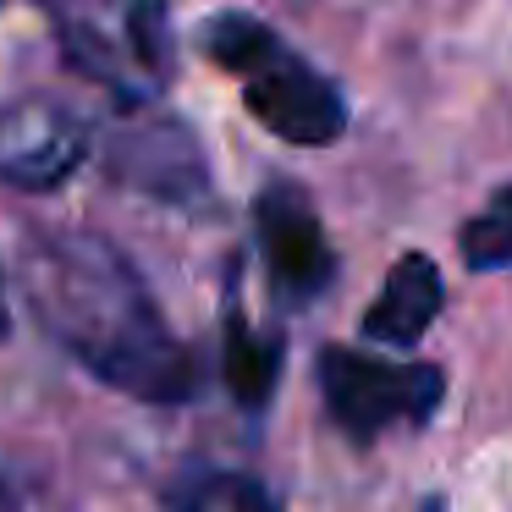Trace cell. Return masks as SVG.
Returning a JSON list of instances; mask_svg holds the SVG:
<instances>
[{
  "label": "cell",
  "instance_id": "obj_8",
  "mask_svg": "<svg viewBox=\"0 0 512 512\" xmlns=\"http://www.w3.org/2000/svg\"><path fill=\"white\" fill-rule=\"evenodd\" d=\"M457 254L468 270H507L512 265V182L501 193H490V204L463 226Z\"/></svg>",
  "mask_w": 512,
  "mask_h": 512
},
{
  "label": "cell",
  "instance_id": "obj_5",
  "mask_svg": "<svg viewBox=\"0 0 512 512\" xmlns=\"http://www.w3.org/2000/svg\"><path fill=\"white\" fill-rule=\"evenodd\" d=\"M89 155L83 122L56 100H23L0 111V177L12 188H61Z\"/></svg>",
  "mask_w": 512,
  "mask_h": 512
},
{
  "label": "cell",
  "instance_id": "obj_9",
  "mask_svg": "<svg viewBox=\"0 0 512 512\" xmlns=\"http://www.w3.org/2000/svg\"><path fill=\"white\" fill-rule=\"evenodd\" d=\"M177 512H281V507L248 474H193L177 496Z\"/></svg>",
  "mask_w": 512,
  "mask_h": 512
},
{
  "label": "cell",
  "instance_id": "obj_4",
  "mask_svg": "<svg viewBox=\"0 0 512 512\" xmlns=\"http://www.w3.org/2000/svg\"><path fill=\"white\" fill-rule=\"evenodd\" d=\"M254 226H259V254H265V270H270L281 298L309 303L331 287L336 254H331V243H325V226H320V215H314V204L303 199L298 188L276 182V188L259 193Z\"/></svg>",
  "mask_w": 512,
  "mask_h": 512
},
{
  "label": "cell",
  "instance_id": "obj_7",
  "mask_svg": "<svg viewBox=\"0 0 512 512\" xmlns=\"http://www.w3.org/2000/svg\"><path fill=\"white\" fill-rule=\"evenodd\" d=\"M221 375H226V391L237 397V408L248 413L265 408L281 380V336L254 331L237 303L226 309V331H221Z\"/></svg>",
  "mask_w": 512,
  "mask_h": 512
},
{
  "label": "cell",
  "instance_id": "obj_12",
  "mask_svg": "<svg viewBox=\"0 0 512 512\" xmlns=\"http://www.w3.org/2000/svg\"><path fill=\"white\" fill-rule=\"evenodd\" d=\"M419 512H446V501H441V496H430V501H424Z\"/></svg>",
  "mask_w": 512,
  "mask_h": 512
},
{
  "label": "cell",
  "instance_id": "obj_3",
  "mask_svg": "<svg viewBox=\"0 0 512 512\" xmlns=\"http://www.w3.org/2000/svg\"><path fill=\"white\" fill-rule=\"evenodd\" d=\"M320 397L336 430L364 446L386 435L391 424H430V413L446 397V375L435 364H391V358L358 353V347H325Z\"/></svg>",
  "mask_w": 512,
  "mask_h": 512
},
{
  "label": "cell",
  "instance_id": "obj_2",
  "mask_svg": "<svg viewBox=\"0 0 512 512\" xmlns=\"http://www.w3.org/2000/svg\"><path fill=\"white\" fill-rule=\"evenodd\" d=\"M210 56L243 78V100L254 111V122H265L276 138L309 149L342 138L347 105L336 94V83L303 67L298 56H287L270 28L248 23V17H221L210 28Z\"/></svg>",
  "mask_w": 512,
  "mask_h": 512
},
{
  "label": "cell",
  "instance_id": "obj_10",
  "mask_svg": "<svg viewBox=\"0 0 512 512\" xmlns=\"http://www.w3.org/2000/svg\"><path fill=\"white\" fill-rule=\"evenodd\" d=\"M0 512H17V496H12V485L0 479Z\"/></svg>",
  "mask_w": 512,
  "mask_h": 512
},
{
  "label": "cell",
  "instance_id": "obj_11",
  "mask_svg": "<svg viewBox=\"0 0 512 512\" xmlns=\"http://www.w3.org/2000/svg\"><path fill=\"white\" fill-rule=\"evenodd\" d=\"M6 331H12V314H6V287H0V342H6Z\"/></svg>",
  "mask_w": 512,
  "mask_h": 512
},
{
  "label": "cell",
  "instance_id": "obj_1",
  "mask_svg": "<svg viewBox=\"0 0 512 512\" xmlns=\"http://www.w3.org/2000/svg\"><path fill=\"white\" fill-rule=\"evenodd\" d=\"M23 292L39 325L111 391L160 408L199 391L193 353L171 336L144 276L105 237H34L23 248Z\"/></svg>",
  "mask_w": 512,
  "mask_h": 512
},
{
  "label": "cell",
  "instance_id": "obj_6",
  "mask_svg": "<svg viewBox=\"0 0 512 512\" xmlns=\"http://www.w3.org/2000/svg\"><path fill=\"white\" fill-rule=\"evenodd\" d=\"M441 303H446V287H441L435 259L430 254H402L397 265H391L380 298L369 303L364 336H369V342H380V347H413L435 325Z\"/></svg>",
  "mask_w": 512,
  "mask_h": 512
}]
</instances>
